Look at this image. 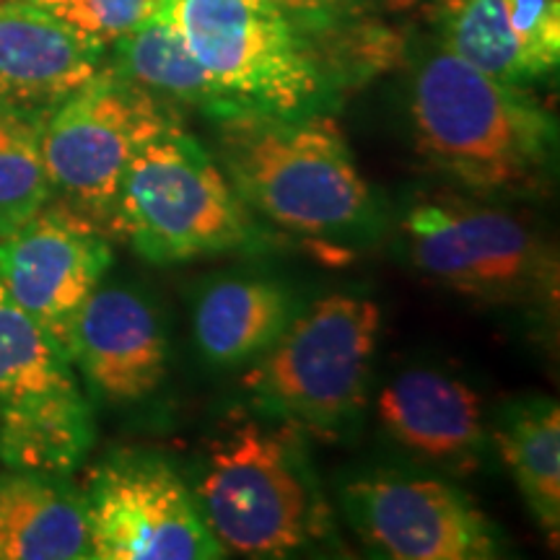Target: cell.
<instances>
[{
  "label": "cell",
  "mask_w": 560,
  "mask_h": 560,
  "mask_svg": "<svg viewBox=\"0 0 560 560\" xmlns=\"http://www.w3.org/2000/svg\"><path fill=\"white\" fill-rule=\"evenodd\" d=\"M66 353L104 400L136 402L166 374V335L138 293L96 289L75 314Z\"/></svg>",
  "instance_id": "14"
},
{
  "label": "cell",
  "mask_w": 560,
  "mask_h": 560,
  "mask_svg": "<svg viewBox=\"0 0 560 560\" xmlns=\"http://www.w3.org/2000/svg\"><path fill=\"white\" fill-rule=\"evenodd\" d=\"M109 226L153 265L219 255L255 240L249 208L221 164L174 120L132 156Z\"/></svg>",
  "instance_id": "3"
},
{
  "label": "cell",
  "mask_w": 560,
  "mask_h": 560,
  "mask_svg": "<svg viewBox=\"0 0 560 560\" xmlns=\"http://www.w3.org/2000/svg\"><path fill=\"white\" fill-rule=\"evenodd\" d=\"M170 122L151 91L117 70H96L42 120L50 198L94 223L109 221L132 156Z\"/></svg>",
  "instance_id": "8"
},
{
  "label": "cell",
  "mask_w": 560,
  "mask_h": 560,
  "mask_svg": "<svg viewBox=\"0 0 560 560\" xmlns=\"http://www.w3.org/2000/svg\"><path fill=\"white\" fill-rule=\"evenodd\" d=\"M50 200L39 112L0 100V240Z\"/></svg>",
  "instance_id": "21"
},
{
  "label": "cell",
  "mask_w": 560,
  "mask_h": 560,
  "mask_svg": "<svg viewBox=\"0 0 560 560\" xmlns=\"http://www.w3.org/2000/svg\"><path fill=\"white\" fill-rule=\"evenodd\" d=\"M102 42L37 0H0V100L52 109L100 70Z\"/></svg>",
  "instance_id": "15"
},
{
  "label": "cell",
  "mask_w": 560,
  "mask_h": 560,
  "mask_svg": "<svg viewBox=\"0 0 560 560\" xmlns=\"http://www.w3.org/2000/svg\"><path fill=\"white\" fill-rule=\"evenodd\" d=\"M272 3L310 30H319V26L330 24L332 19L346 13L348 0H272Z\"/></svg>",
  "instance_id": "23"
},
{
  "label": "cell",
  "mask_w": 560,
  "mask_h": 560,
  "mask_svg": "<svg viewBox=\"0 0 560 560\" xmlns=\"http://www.w3.org/2000/svg\"><path fill=\"white\" fill-rule=\"evenodd\" d=\"M231 109L310 112L327 73L314 30L272 0H161Z\"/></svg>",
  "instance_id": "4"
},
{
  "label": "cell",
  "mask_w": 560,
  "mask_h": 560,
  "mask_svg": "<svg viewBox=\"0 0 560 560\" xmlns=\"http://www.w3.org/2000/svg\"><path fill=\"white\" fill-rule=\"evenodd\" d=\"M410 112L420 153L470 190L529 187L556 153L558 125L548 107L446 47L418 66Z\"/></svg>",
  "instance_id": "1"
},
{
  "label": "cell",
  "mask_w": 560,
  "mask_h": 560,
  "mask_svg": "<svg viewBox=\"0 0 560 560\" xmlns=\"http://www.w3.org/2000/svg\"><path fill=\"white\" fill-rule=\"evenodd\" d=\"M353 527L397 560H486L495 535L478 506L441 480L363 478L346 488Z\"/></svg>",
  "instance_id": "12"
},
{
  "label": "cell",
  "mask_w": 560,
  "mask_h": 560,
  "mask_svg": "<svg viewBox=\"0 0 560 560\" xmlns=\"http://www.w3.org/2000/svg\"><path fill=\"white\" fill-rule=\"evenodd\" d=\"M382 312L374 301L332 293L291 317L244 387L257 405L327 436L361 410Z\"/></svg>",
  "instance_id": "6"
},
{
  "label": "cell",
  "mask_w": 560,
  "mask_h": 560,
  "mask_svg": "<svg viewBox=\"0 0 560 560\" xmlns=\"http://www.w3.org/2000/svg\"><path fill=\"white\" fill-rule=\"evenodd\" d=\"M198 509L223 545L247 558H280L319 535L322 509L283 433L236 418L210 441Z\"/></svg>",
  "instance_id": "5"
},
{
  "label": "cell",
  "mask_w": 560,
  "mask_h": 560,
  "mask_svg": "<svg viewBox=\"0 0 560 560\" xmlns=\"http://www.w3.org/2000/svg\"><path fill=\"white\" fill-rule=\"evenodd\" d=\"M380 418L405 450L433 462H467L482 444L480 397L441 371L397 376L380 395Z\"/></svg>",
  "instance_id": "16"
},
{
  "label": "cell",
  "mask_w": 560,
  "mask_h": 560,
  "mask_svg": "<svg viewBox=\"0 0 560 560\" xmlns=\"http://www.w3.org/2000/svg\"><path fill=\"white\" fill-rule=\"evenodd\" d=\"M91 558L213 560L226 550L185 480L159 459L109 462L83 493Z\"/></svg>",
  "instance_id": "10"
},
{
  "label": "cell",
  "mask_w": 560,
  "mask_h": 560,
  "mask_svg": "<svg viewBox=\"0 0 560 560\" xmlns=\"http://www.w3.org/2000/svg\"><path fill=\"white\" fill-rule=\"evenodd\" d=\"M499 452L537 524L560 529V410L556 402L527 405L499 436Z\"/></svg>",
  "instance_id": "20"
},
{
  "label": "cell",
  "mask_w": 560,
  "mask_h": 560,
  "mask_svg": "<svg viewBox=\"0 0 560 560\" xmlns=\"http://www.w3.org/2000/svg\"><path fill=\"white\" fill-rule=\"evenodd\" d=\"M109 265L112 249L100 226L62 202L47 200L0 240V285L62 348Z\"/></svg>",
  "instance_id": "11"
},
{
  "label": "cell",
  "mask_w": 560,
  "mask_h": 560,
  "mask_svg": "<svg viewBox=\"0 0 560 560\" xmlns=\"http://www.w3.org/2000/svg\"><path fill=\"white\" fill-rule=\"evenodd\" d=\"M91 441L94 420L66 348L0 285V462L62 475Z\"/></svg>",
  "instance_id": "7"
},
{
  "label": "cell",
  "mask_w": 560,
  "mask_h": 560,
  "mask_svg": "<svg viewBox=\"0 0 560 560\" xmlns=\"http://www.w3.org/2000/svg\"><path fill=\"white\" fill-rule=\"evenodd\" d=\"M115 50L117 73L151 94L185 102L213 117L234 112L200 68V62L195 60L185 37L161 5L151 19L117 39Z\"/></svg>",
  "instance_id": "19"
},
{
  "label": "cell",
  "mask_w": 560,
  "mask_h": 560,
  "mask_svg": "<svg viewBox=\"0 0 560 560\" xmlns=\"http://www.w3.org/2000/svg\"><path fill=\"white\" fill-rule=\"evenodd\" d=\"M83 558H91L83 495L55 472L0 475V560Z\"/></svg>",
  "instance_id": "17"
},
{
  "label": "cell",
  "mask_w": 560,
  "mask_h": 560,
  "mask_svg": "<svg viewBox=\"0 0 560 560\" xmlns=\"http://www.w3.org/2000/svg\"><path fill=\"white\" fill-rule=\"evenodd\" d=\"M37 3L107 47L151 19L159 11L161 0H37Z\"/></svg>",
  "instance_id": "22"
},
{
  "label": "cell",
  "mask_w": 560,
  "mask_h": 560,
  "mask_svg": "<svg viewBox=\"0 0 560 560\" xmlns=\"http://www.w3.org/2000/svg\"><path fill=\"white\" fill-rule=\"evenodd\" d=\"M219 164L242 202L299 234L361 226L371 192L330 117L240 109L219 117Z\"/></svg>",
  "instance_id": "2"
},
{
  "label": "cell",
  "mask_w": 560,
  "mask_h": 560,
  "mask_svg": "<svg viewBox=\"0 0 560 560\" xmlns=\"http://www.w3.org/2000/svg\"><path fill=\"white\" fill-rule=\"evenodd\" d=\"M441 47L482 73L532 83L560 62V0H433Z\"/></svg>",
  "instance_id": "13"
},
{
  "label": "cell",
  "mask_w": 560,
  "mask_h": 560,
  "mask_svg": "<svg viewBox=\"0 0 560 560\" xmlns=\"http://www.w3.org/2000/svg\"><path fill=\"white\" fill-rule=\"evenodd\" d=\"M405 226L412 262L465 296L514 301L552 283L556 262L548 249L506 210L470 202H420Z\"/></svg>",
  "instance_id": "9"
},
{
  "label": "cell",
  "mask_w": 560,
  "mask_h": 560,
  "mask_svg": "<svg viewBox=\"0 0 560 560\" xmlns=\"http://www.w3.org/2000/svg\"><path fill=\"white\" fill-rule=\"evenodd\" d=\"M291 322V301L268 280H223L210 285L195 310L200 353L219 366L257 359Z\"/></svg>",
  "instance_id": "18"
}]
</instances>
